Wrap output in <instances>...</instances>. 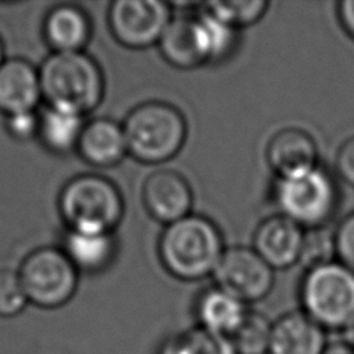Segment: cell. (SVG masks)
<instances>
[{"instance_id": "obj_17", "label": "cell", "mask_w": 354, "mask_h": 354, "mask_svg": "<svg viewBox=\"0 0 354 354\" xmlns=\"http://www.w3.org/2000/svg\"><path fill=\"white\" fill-rule=\"evenodd\" d=\"M248 313V304L216 285L201 292L195 301L198 326L228 339L239 328Z\"/></svg>"}, {"instance_id": "obj_2", "label": "cell", "mask_w": 354, "mask_h": 354, "mask_svg": "<svg viewBox=\"0 0 354 354\" xmlns=\"http://www.w3.org/2000/svg\"><path fill=\"white\" fill-rule=\"evenodd\" d=\"M39 76L48 108L84 116L102 100L101 68L83 51L53 53L40 65Z\"/></svg>"}, {"instance_id": "obj_27", "label": "cell", "mask_w": 354, "mask_h": 354, "mask_svg": "<svg viewBox=\"0 0 354 354\" xmlns=\"http://www.w3.org/2000/svg\"><path fill=\"white\" fill-rule=\"evenodd\" d=\"M335 169L343 181L354 187V136L347 138L337 149Z\"/></svg>"}, {"instance_id": "obj_18", "label": "cell", "mask_w": 354, "mask_h": 354, "mask_svg": "<svg viewBox=\"0 0 354 354\" xmlns=\"http://www.w3.org/2000/svg\"><path fill=\"white\" fill-rule=\"evenodd\" d=\"M43 35L54 53H80L90 39L91 24L77 6L59 4L47 12Z\"/></svg>"}, {"instance_id": "obj_5", "label": "cell", "mask_w": 354, "mask_h": 354, "mask_svg": "<svg viewBox=\"0 0 354 354\" xmlns=\"http://www.w3.org/2000/svg\"><path fill=\"white\" fill-rule=\"evenodd\" d=\"M58 207L71 231L113 234L122 220L124 203L118 187L108 178L80 174L64 185Z\"/></svg>"}, {"instance_id": "obj_28", "label": "cell", "mask_w": 354, "mask_h": 354, "mask_svg": "<svg viewBox=\"0 0 354 354\" xmlns=\"http://www.w3.org/2000/svg\"><path fill=\"white\" fill-rule=\"evenodd\" d=\"M337 17L346 33L354 39V0H343L337 4Z\"/></svg>"}, {"instance_id": "obj_21", "label": "cell", "mask_w": 354, "mask_h": 354, "mask_svg": "<svg viewBox=\"0 0 354 354\" xmlns=\"http://www.w3.org/2000/svg\"><path fill=\"white\" fill-rule=\"evenodd\" d=\"M158 354H236L231 340L201 326L167 337Z\"/></svg>"}, {"instance_id": "obj_22", "label": "cell", "mask_w": 354, "mask_h": 354, "mask_svg": "<svg viewBox=\"0 0 354 354\" xmlns=\"http://www.w3.org/2000/svg\"><path fill=\"white\" fill-rule=\"evenodd\" d=\"M272 321L264 314L250 311L230 337L236 354H268Z\"/></svg>"}, {"instance_id": "obj_16", "label": "cell", "mask_w": 354, "mask_h": 354, "mask_svg": "<svg viewBox=\"0 0 354 354\" xmlns=\"http://www.w3.org/2000/svg\"><path fill=\"white\" fill-rule=\"evenodd\" d=\"M76 149L91 166H116L127 153L123 126L108 118L93 119L84 124Z\"/></svg>"}, {"instance_id": "obj_10", "label": "cell", "mask_w": 354, "mask_h": 354, "mask_svg": "<svg viewBox=\"0 0 354 354\" xmlns=\"http://www.w3.org/2000/svg\"><path fill=\"white\" fill-rule=\"evenodd\" d=\"M306 230L282 214L264 218L253 235V249L274 270H285L303 257Z\"/></svg>"}, {"instance_id": "obj_4", "label": "cell", "mask_w": 354, "mask_h": 354, "mask_svg": "<svg viewBox=\"0 0 354 354\" xmlns=\"http://www.w3.org/2000/svg\"><path fill=\"white\" fill-rule=\"evenodd\" d=\"M127 153L142 163L158 165L174 158L187 140L183 112L163 101L136 106L122 123Z\"/></svg>"}, {"instance_id": "obj_29", "label": "cell", "mask_w": 354, "mask_h": 354, "mask_svg": "<svg viewBox=\"0 0 354 354\" xmlns=\"http://www.w3.org/2000/svg\"><path fill=\"white\" fill-rule=\"evenodd\" d=\"M324 354H354V348L344 340L328 343Z\"/></svg>"}, {"instance_id": "obj_23", "label": "cell", "mask_w": 354, "mask_h": 354, "mask_svg": "<svg viewBox=\"0 0 354 354\" xmlns=\"http://www.w3.org/2000/svg\"><path fill=\"white\" fill-rule=\"evenodd\" d=\"M202 6L212 15L238 30L260 21L270 3L266 0H223L206 1Z\"/></svg>"}, {"instance_id": "obj_12", "label": "cell", "mask_w": 354, "mask_h": 354, "mask_svg": "<svg viewBox=\"0 0 354 354\" xmlns=\"http://www.w3.org/2000/svg\"><path fill=\"white\" fill-rule=\"evenodd\" d=\"M162 57L180 69H195L207 64V54L198 10L171 18L158 43Z\"/></svg>"}, {"instance_id": "obj_7", "label": "cell", "mask_w": 354, "mask_h": 354, "mask_svg": "<svg viewBox=\"0 0 354 354\" xmlns=\"http://www.w3.org/2000/svg\"><path fill=\"white\" fill-rule=\"evenodd\" d=\"M18 275L29 303L57 308L68 303L77 288V270L62 249L40 248L22 261Z\"/></svg>"}, {"instance_id": "obj_19", "label": "cell", "mask_w": 354, "mask_h": 354, "mask_svg": "<svg viewBox=\"0 0 354 354\" xmlns=\"http://www.w3.org/2000/svg\"><path fill=\"white\" fill-rule=\"evenodd\" d=\"M62 250L77 271L100 272L112 263L116 241L113 234H86L69 230Z\"/></svg>"}, {"instance_id": "obj_30", "label": "cell", "mask_w": 354, "mask_h": 354, "mask_svg": "<svg viewBox=\"0 0 354 354\" xmlns=\"http://www.w3.org/2000/svg\"><path fill=\"white\" fill-rule=\"evenodd\" d=\"M343 335H344V339H343V340L354 348V325H353L351 328H348Z\"/></svg>"}, {"instance_id": "obj_26", "label": "cell", "mask_w": 354, "mask_h": 354, "mask_svg": "<svg viewBox=\"0 0 354 354\" xmlns=\"http://www.w3.org/2000/svg\"><path fill=\"white\" fill-rule=\"evenodd\" d=\"M7 130L17 140H29L33 136H37L39 130V113L22 112L7 116Z\"/></svg>"}, {"instance_id": "obj_31", "label": "cell", "mask_w": 354, "mask_h": 354, "mask_svg": "<svg viewBox=\"0 0 354 354\" xmlns=\"http://www.w3.org/2000/svg\"><path fill=\"white\" fill-rule=\"evenodd\" d=\"M4 48H3V43H1V39H0V65L4 62Z\"/></svg>"}, {"instance_id": "obj_8", "label": "cell", "mask_w": 354, "mask_h": 354, "mask_svg": "<svg viewBox=\"0 0 354 354\" xmlns=\"http://www.w3.org/2000/svg\"><path fill=\"white\" fill-rule=\"evenodd\" d=\"M171 4L162 0H116L108 11L113 37L127 48L158 44L173 18Z\"/></svg>"}, {"instance_id": "obj_1", "label": "cell", "mask_w": 354, "mask_h": 354, "mask_svg": "<svg viewBox=\"0 0 354 354\" xmlns=\"http://www.w3.org/2000/svg\"><path fill=\"white\" fill-rule=\"evenodd\" d=\"M224 252L220 228L201 214H188L166 225L158 243L163 267L181 281H199L213 275Z\"/></svg>"}, {"instance_id": "obj_25", "label": "cell", "mask_w": 354, "mask_h": 354, "mask_svg": "<svg viewBox=\"0 0 354 354\" xmlns=\"http://www.w3.org/2000/svg\"><path fill=\"white\" fill-rule=\"evenodd\" d=\"M333 245L337 261L354 272V213H350L337 224Z\"/></svg>"}, {"instance_id": "obj_14", "label": "cell", "mask_w": 354, "mask_h": 354, "mask_svg": "<svg viewBox=\"0 0 354 354\" xmlns=\"http://www.w3.org/2000/svg\"><path fill=\"white\" fill-rule=\"evenodd\" d=\"M328 343L326 330L296 310L272 321L268 354H324Z\"/></svg>"}, {"instance_id": "obj_20", "label": "cell", "mask_w": 354, "mask_h": 354, "mask_svg": "<svg viewBox=\"0 0 354 354\" xmlns=\"http://www.w3.org/2000/svg\"><path fill=\"white\" fill-rule=\"evenodd\" d=\"M84 124L83 116L47 108L39 113L37 136L51 152L66 153L77 147Z\"/></svg>"}, {"instance_id": "obj_15", "label": "cell", "mask_w": 354, "mask_h": 354, "mask_svg": "<svg viewBox=\"0 0 354 354\" xmlns=\"http://www.w3.org/2000/svg\"><path fill=\"white\" fill-rule=\"evenodd\" d=\"M41 100L39 69L21 58L0 65V112L7 116L32 112Z\"/></svg>"}, {"instance_id": "obj_6", "label": "cell", "mask_w": 354, "mask_h": 354, "mask_svg": "<svg viewBox=\"0 0 354 354\" xmlns=\"http://www.w3.org/2000/svg\"><path fill=\"white\" fill-rule=\"evenodd\" d=\"M271 194L279 214L308 231L329 224L340 203L335 177L319 165L296 176L277 177Z\"/></svg>"}, {"instance_id": "obj_9", "label": "cell", "mask_w": 354, "mask_h": 354, "mask_svg": "<svg viewBox=\"0 0 354 354\" xmlns=\"http://www.w3.org/2000/svg\"><path fill=\"white\" fill-rule=\"evenodd\" d=\"M274 271L253 248L232 246L223 253L213 278L216 286L248 304L264 299L271 292Z\"/></svg>"}, {"instance_id": "obj_13", "label": "cell", "mask_w": 354, "mask_h": 354, "mask_svg": "<svg viewBox=\"0 0 354 354\" xmlns=\"http://www.w3.org/2000/svg\"><path fill=\"white\" fill-rule=\"evenodd\" d=\"M266 158L278 178L290 177L318 166V147L306 130L285 127L270 138Z\"/></svg>"}, {"instance_id": "obj_11", "label": "cell", "mask_w": 354, "mask_h": 354, "mask_svg": "<svg viewBox=\"0 0 354 354\" xmlns=\"http://www.w3.org/2000/svg\"><path fill=\"white\" fill-rule=\"evenodd\" d=\"M192 201L189 183L176 170H156L144 181L142 203L149 216L162 224L169 225L191 214Z\"/></svg>"}, {"instance_id": "obj_3", "label": "cell", "mask_w": 354, "mask_h": 354, "mask_svg": "<svg viewBox=\"0 0 354 354\" xmlns=\"http://www.w3.org/2000/svg\"><path fill=\"white\" fill-rule=\"evenodd\" d=\"M301 311L326 332L354 325V272L337 260L307 267L299 286Z\"/></svg>"}, {"instance_id": "obj_24", "label": "cell", "mask_w": 354, "mask_h": 354, "mask_svg": "<svg viewBox=\"0 0 354 354\" xmlns=\"http://www.w3.org/2000/svg\"><path fill=\"white\" fill-rule=\"evenodd\" d=\"M18 271L8 268L0 270V317H15L28 304Z\"/></svg>"}]
</instances>
